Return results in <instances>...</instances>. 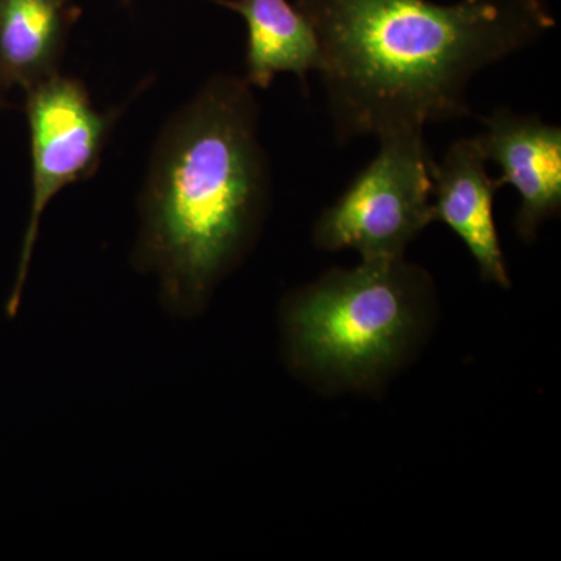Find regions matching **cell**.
<instances>
[{"mask_svg": "<svg viewBox=\"0 0 561 561\" xmlns=\"http://www.w3.org/2000/svg\"><path fill=\"white\" fill-rule=\"evenodd\" d=\"M321 51L332 127L341 142L461 119L481 70L546 32L500 0H295Z\"/></svg>", "mask_w": 561, "mask_h": 561, "instance_id": "cell-1", "label": "cell"}, {"mask_svg": "<svg viewBox=\"0 0 561 561\" xmlns=\"http://www.w3.org/2000/svg\"><path fill=\"white\" fill-rule=\"evenodd\" d=\"M253 90L243 77H213L154 144L133 261L158 276L176 316L202 311L264 220L272 180Z\"/></svg>", "mask_w": 561, "mask_h": 561, "instance_id": "cell-2", "label": "cell"}, {"mask_svg": "<svg viewBox=\"0 0 561 561\" xmlns=\"http://www.w3.org/2000/svg\"><path fill=\"white\" fill-rule=\"evenodd\" d=\"M424 286L423 273L404 257L328 273L287 306L295 359L341 381H368L411 339Z\"/></svg>", "mask_w": 561, "mask_h": 561, "instance_id": "cell-3", "label": "cell"}, {"mask_svg": "<svg viewBox=\"0 0 561 561\" xmlns=\"http://www.w3.org/2000/svg\"><path fill=\"white\" fill-rule=\"evenodd\" d=\"M378 139L375 158L321 213L313 230L320 249L356 250L362 261L401 260L409 243L434 221L435 160L424 130L401 128Z\"/></svg>", "mask_w": 561, "mask_h": 561, "instance_id": "cell-4", "label": "cell"}, {"mask_svg": "<svg viewBox=\"0 0 561 561\" xmlns=\"http://www.w3.org/2000/svg\"><path fill=\"white\" fill-rule=\"evenodd\" d=\"M25 92L32 140V206L16 280L7 302L10 317L20 308L44 210L58 192L98 169L114 119L95 110L81 81L60 72Z\"/></svg>", "mask_w": 561, "mask_h": 561, "instance_id": "cell-5", "label": "cell"}, {"mask_svg": "<svg viewBox=\"0 0 561 561\" xmlns=\"http://www.w3.org/2000/svg\"><path fill=\"white\" fill-rule=\"evenodd\" d=\"M476 136L489 162L500 168V186L519 195L516 230L531 239L538 227L561 209V128L537 114L497 108L482 117Z\"/></svg>", "mask_w": 561, "mask_h": 561, "instance_id": "cell-6", "label": "cell"}, {"mask_svg": "<svg viewBox=\"0 0 561 561\" xmlns=\"http://www.w3.org/2000/svg\"><path fill=\"white\" fill-rule=\"evenodd\" d=\"M489 160L479 139L454 140L440 162L432 165V214L451 228L478 262L483 278L511 286L507 264L494 224V195L501 190L491 179Z\"/></svg>", "mask_w": 561, "mask_h": 561, "instance_id": "cell-7", "label": "cell"}, {"mask_svg": "<svg viewBox=\"0 0 561 561\" xmlns=\"http://www.w3.org/2000/svg\"><path fill=\"white\" fill-rule=\"evenodd\" d=\"M241 14L247 24L245 79L267 90L279 73L305 83L319 72L321 51L311 22L290 0H214Z\"/></svg>", "mask_w": 561, "mask_h": 561, "instance_id": "cell-8", "label": "cell"}, {"mask_svg": "<svg viewBox=\"0 0 561 561\" xmlns=\"http://www.w3.org/2000/svg\"><path fill=\"white\" fill-rule=\"evenodd\" d=\"M73 10L69 0H0V80L25 91L58 73Z\"/></svg>", "mask_w": 561, "mask_h": 561, "instance_id": "cell-9", "label": "cell"}, {"mask_svg": "<svg viewBox=\"0 0 561 561\" xmlns=\"http://www.w3.org/2000/svg\"><path fill=\"white\" fill-rule=\"evenodd\" d=\"M500 2L508 3V5L523 10L524 13L534 18L545 31H551V28L556 27V20H553L546 0H500Z\"/></svg>", "mask_w": 561, "mask_h": 561, "instance_id": "cell-10", "label": "cell"}, {"mask_svg": "<svg viewBox=\"0 0 561 561\" xmlns=\"http://www.w3.org/2000/svg\"><path fill=\"white\" fill-rule=\"evenodd\" d=\"M2 87H3V81H2V80H0V88H2Z\"/></svg>", "mask_w": 561, "mask_h": 561, "instance_id": "cell-11", "label": "cell"}]
</instances>
